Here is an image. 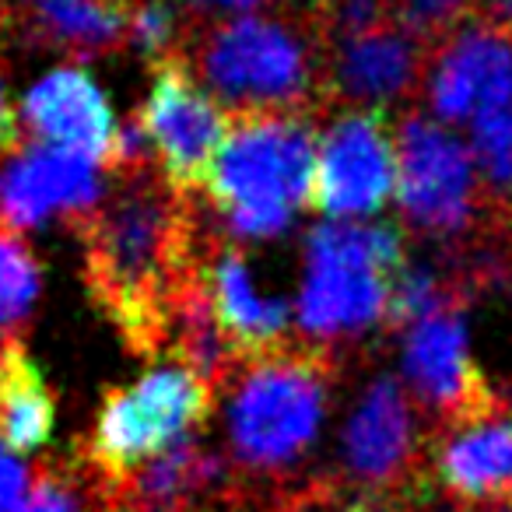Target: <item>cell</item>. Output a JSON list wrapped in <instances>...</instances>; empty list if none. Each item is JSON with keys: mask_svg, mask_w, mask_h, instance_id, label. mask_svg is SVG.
<instances>
[{"mask_svg": "<svg viewBox=\"0 0 512 512\" xmlns=\"http://www.w3.org/2000/svg\"><path fill=\"white\" fill-rule=\"evenodd\" d=\"M92 302L137 355H169L172 316L200 274L197 221L176 190L148 169L78 221Z\"/></svg>", "mask_w": 512, "mask_h": 512, "instance_id": "1", "label": "cell"}, {"mask_svg": "<svg viewBox=\"0 0 512 512\" xmlns=\"http://www.w3.org/2000/svg\"><path fill=\"white\" fill-rule=\"evenodd\" d=\"M316 162V130L306 113H235L207 190L235 235L271 239L285 232L295 207L309 204Z\"/></svg>", "mask_w": 512, "mask_h": 512, "instance_id": "2", "label": "cell"}, {"mask_svg": "<svg viewBox=\"0 0 512 512\" xmlns=\"http://www.w3.org/2000/svg\"><path fill=\"white\" fill-rule=\"evenodd\" d=\"M404 271V235L397 225L330 221L313 228L299 292L302 330L334 341L372 327L386 316Z\"/></svg>", "mask_w": 512, "mask_h": 512, "instance_id": "3", "label": "cell"}, {"mask_svg": "<svg viewBox=\"0 0 512 512\" xmlns=\"http://www.w3.org/2000/svg\"><path fill=\"white\" fill-rule=\"evenodd\" d=\"M330 365L323 348H285L249 365L228 414V439L239 463L285 470L309 453L330 400Z\"/></svg>", "mask_w": 512, "mask_h": 512, "instance_id": "4", "label": "cell"}, {"mask_svg": "<svg viewBox=\"0 0 512 512\" xmlns=\"http://www.w3.org/2000/svg\"><path fill=\"white\" fill-rule=\"evenodd\" d=\"M214 390L186 365L144 372L137 383L109 390L95 414L85 460L95 477L120 484L137 463L162 456L207 421Z\"/></svg>", "mask_w": 512, "mask_h": 512, "instance_id": "5", "label": "cell"}, {"mask_svg": "<svg viewBox=\"0 0 512 512\" xmlns=\"http://www.w3.org/2000/svg\"><path fill=\"white\" fill-rule=\"evenodd\" d=\"M200 74L239 113L299 109L313 95V50L299 32L271 18H235L200 46Z\"/></svg>", "mask_w": 512, "mask_h": 512, "instance_id": "6", "label": "cell"}, {"mask_svg": "<svg viewBox=\"0 0 512 512\" xmlns=\"http://www.w3.org/2000/svg\"><path fill=\"white\" fill-rule=\"evenodd\" d=\"M397 197L411 225L456 235L477 211V165L442 123L411 116L397 134Z\"/></svg>", "mask_w": 512, "mask_h": 512, "instance_id": "7", "label": "cell"}, {"mask_svg": "<svg viewBox=\"0 0 512 512\" xmlns=\"http://www.w3.org/2000/svg\"><path fill=\"white\" fill-rule=\"evenodd\" d=\"M141 127L155 148L162 179L176 193L207 186L225 148V116L197 88L179 60H162L151 78L148 102L141 109Z\"/></svg>", "mask_w": 512, "mask_h": 512, "instance_id": "8", "label": "cell"}, {"mask_svg": "<svg viewBox=\"0 0 512 512\" xmlns=\"http://www.w3.org/2000/svg\"><path fill=\"white\" fill-rule=\"evenodd\" d=\"M397 183L390 123L383 109L344 113L327 130L309 204L330 218H365L390 200Z\"/></svg>", "mask_w": 512, "mask_h": 512, "instance_id": "9", "label": "cell"}, {"mask_svg": "<svg viewBox=\"0 0 512 512\" xmlns=\"http://www.w3.org/2000/svg\"><path fill=\"white\" fill-rule=\"evenodd\" d=\"M428 99L446 123H474L477 116L512 106V29L477 22L439 43Z\"/></svg>", "mask_w": 512, "mask_h": 512, "instance_id": "10", "label": "cell"}, {"mask_svg": "<svg viewBox=\"0 0 512 512\" xmlns=\"http://www.w3.org/2000/svg\"><path fill=\"white\" fill-rule=\"evenodd\" d=\"M404 372L414 393L456 425L491 414V390L474 365L467 327L456 309L407 327Z\"/></svg>", "mask_w": 512, "mask_h": 512, "instance_id": "11", "label": "cell"}, {"mask_svg": "<svg viewBox=\"0 0 512 512\" xmlns=\"http://www.w3.org/2000/svg\"><path fill=\"white\" fill-rule=\"evenodd\" d=\"M102 200L92 158L67 148H18L0 169V221L32 228L53 214L88 218Z\"/></svg>", "mask_w": 512, "mask_h": 512, "instance_id": "12", "label": "cell"}, {"mask_svg": "<svg viewBox=\"0 0 512 512\" xmlns=\"http://www.w3.org/2000/svg\"><path fill=\"white\" fill-rule=\"evenodd\" d=\"M200 278H204V292L207 302H211L214 323H218L235 362L253 365L260 358L285 351L292 309H288V302L264 299V295L256 292V281L239 249L221 246L211 256L204 253Z\"/></svg>", "mask_w": 512, "mask_h": 512, "instance_id": "13", "label": "cell"}, {"mask_svg": "<svg viewBox=\"0 0 512 512\" xmlns=\"http://www.w3.org/2000/svg\"><path fill=\"white\" fill-rule=\"evenodd\" d=\"M25 123L50 148H67L92 162H109L116 148V116L106 92L81 67H57L25 95Z\"/></svg>", "mask_w": 512, "mask_h": 512, "instance_id": "14", "label": "cell"}, {"mask_svg": "<svg viewBox=\"0 0 512 512\" xmlns=\"http://www.w3.org/2000/svg\"><path fill=\"white\" fill-rule=\"evenodd\" d=\"M414 446H418V432H414L411 400L397 379L379 376L348 421L344 463L355 481L390 488L414 463Z\"/></svg>", "mask_w": 512, "mask_h": 512, "instance_id": "15", "label": "cell"}, {"mask_svg": "<svg viewBox=\"0 0 512 512\" xmlns=\"http://www.w3.org/2000/svg\"><path fill=\"white\" fill-rule=\"evenodd\" d=\"M228 481L221 456H214L200 439H183L148 467L109 484L113 512H197L214 491Z\"/></svg>", "mask_w": 512, "mask_h": 512, "instance_id": "16", "label": "cell"}, {"mask_svg": "<svg viewBox=\"0 0 512 512\" xmlns=\"http://www.w3.org/2000/svg\"><path fill=\"white\" fill-rule=\"evenodd\" d=\"M435 477L467 505L512 498V418L484 414L456 425L435 453Z\"/></svg>", "mask_w": 512, "mask_h": 512, "instance_id": "17", "label": "cell"}, {"mask_svg": "<svg viewBox=\"0 0 512 512\" xmlns=\"http://www.w3.org/2000/svg\"><path fill=\"white\" fill-rule=\"evenodd\" d=\"M425 43L404 29L386 25L369 36L334 46L330 85L355 102H390L418 85Z\"/></svg>", "mask_w": 512, "mask_h": 512, "instance_id": "18", "label": "cell"}, {"mask_svg": "<svg viewBox=\"0 0 512 512\" xmlns=\"http://www.w3.org/2000/svg\"><path fill=\"white\" fill-rule=\"evenodd\" d=\"M57 428V400L18 337L0 341V442L32 456Z\"/></svg>", "mask_w": 512, "mask_h": 512, "instance_id": "19", "label": "cell"}, {"mask_svg": "<svg viewBox=\"0 0 512 512\" xmlns=\"http://www.w3.org/2000/svg\"><path fill=\"white\" fill-rule=\"evenodd\" d=\"M43 43L95 53L130 32L134 11L123 0H18Z\"/></svg>", "mask_w": 512, "mask_h": 512, "instance_id": "20", "label": "cell"}, {"mask_svg": "<svg viewBox=\"0 0 512 512\" xmlns=\"http://www.w3.org/2000/svg\"><path fill=\"white\" fill-rule=\"evenodd\" d=\"M39 295V264L18 228L0 221V323H22Z\"/></svg>", "mask_w": 512, "mask_h": 512, "instance_id": "21", "label": "cell"}, {"mask_svg": "<svg viewBox=\"0 0 512 512\" xmlns=\"http://www.w3.org/2000/svg\"><path fill=\"white\" fill-rule=\"evenodd\" d=\"M470 155L488 186L512 193V106L484 113L470 130Z\"/></svg>", "mask_w": 512, "mask_h": 512, "instance_id": "22", "label": "cell"}, {"mask_svg": "<svg viewBox=\"0 0 512 512\" xmlns=\"http://www.w3.org/2000/svg\"><path fill=\"white\" fill-rule=\"evenodd\" d=\"M446 309H453V292L442 285L439 274L428 271V267H411V271L400 274L397 288H393L386 320L393 327H414V323L428 320L435 313H446Z\"/></svg>", "mask_w": 512, "mask_h": 512, "instance_id": "23", "label": "cell"}, {"mask_svg": "<svg viewBox=\"0 0 512 512\" xmlns=\"http://www.w3.org/2000/svg\"><path fill=\"white\" fill-rule=\"evenodd\" d=\"M88 484H95V474L88 481L71 467H43L15 512H92L95 495H85Z\"/></svg>", "mask_w": 512, "mask_h": 512, "instance_id": "24", "label": "cell"}, {"mask_svg": "<svg viewBox=\"0 0 512 512\" xmlns=\"http://www.w3.org/2000/svg\"><path fill=\"white\" fill-rule=\"evenodd\" d=\"M470 4L474 0H393V15L397 25H404L421 43H432V39L446 43L456 29H463Z\"/></svg>", "mask_w": 512, "mask_h": 512, "instance_id": "25", "label": "cell"}, {"mask_svg": "<svg viewBox=\"0 0 512 512\" xmlns=\"http://www.w3.org/2000/svg\"><path fill=\"white\" fill-rule=\"evenodd\" d=\"M130 39L137 43V50L148 57H162L169 50L172 36H176V11L165 0H148L130 15Z\"/></svg>", "mask_w": 512, "mask_h": 512, "instance_id": "26", "label": "cell"}, {"mask_svg": "<svg viewBox=\"0 0 512 512\" xmlns=\"http://www.w3.org/2000/svg\"><path fill=\"white\" fill-rule=\"evenodd\" d=\"M25 467L11 456V449L0 442V512H15L25 498Z\"/></svg>", "mask_w": 512, "mask_h": 512, "instance_id": "27", "label": "cell"}, {"mask_svg": "<svg viewBox=\"0 0 512 512\" xmlns=\"http://www.w3.org/2000/svg\"><path fill=\"white\" fill-rule=\"evenodd\" d=\"M18 141H22V134H18L15 109L8 106L4 88H0V151H18Z\"/></svg>", "mask_w": 512, "mask_h": 512, "instance_id": "28", "label": "cell"}, {"mask_svg": "<svg viewBox=\"0 0 512 512\" xmlns=\"http://www.w3.org/2000/svg\"><path fill=\"white\" fill-rule=\"evenodd\" d=\"M344 512H404V509L386 502V498H358V502H351Z\"/></svg>", "mask_w": 512, "mask_h": 512, "instance_id": "29", "label": "cell"}, {"mask_svg": "<svg viewBox=\"0 0 512 512\" xmlns=\"http://www.w3.org/2000/svg\"><path fill=\"white\" fill-rule=\"evenodd\" d=\"M484 4H488L491 15L498 18V25H505V29H509V25H512V0H484Z\"/></svg>", "mask_w": 512, "mask_h": 512, "instance_id": "30", "label": "cell"}, {"mask_svg": "<svg viewBox=\"0 0 512 512\" xmlns=\"http://www.w3.org/2000/svg\"><path fill=\"white\" fill-rule=\"evenodd\" d=\"M204 8H232V11H242V8H253L260 0H197Z\"/></svg>", "mask_w": 512, "mask_h": 512, "instance_id": "31", "label": "cell"}, {"mask_svg": "<svg viewBox=\"0 0 512 512\" xmlns=\"http://www.w3.org/2000/svg\"><path fill=\"white\" fill-rule=\"evenodd\" d=\"M0 29H4V15H0Z\"/></svg>", "mask_w": 512, "mask_h": 512, "instance_id": "32", "label": "cell"}]
</instances>
